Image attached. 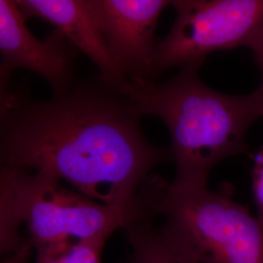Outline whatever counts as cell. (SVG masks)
<instances>
[{
	"instance_id": "obj_1",
	"label": "cell",
	"mask_w": 263,
	"mask_h": 263,
	"mask_svg": "<svg viewBox=\"0 0 263 263\" xmlns=\"http://www.w3.org/2000/svg\"><path fill=\"white\" fill-rule=\"evenodd\" d=\"M130 96L100 76L48 99L0 83L1 167L43 173L97 202L127 207L151 171L173 160L148 141Z\"/></svg>"
},
{
	"instance_id": "obj_2",
	"label": "cell",
	"mask_w": 263,
	"mask_h": 263,
	"mask_svg": "<svg viewBox=\"0 0 263 263\" xmlns=\"http://www.w3.org/2000/svg\"><path fill=\"white\" fill-rule=\"evenodd\" d=\"M124 92L142 116L158 117L167 126L175 186H208L216 165L248 149L247 133L263 116L256 90L244 96L218 92L195 68L180 69L163 83L129 81Z\"/></svg>"
},
{
	"instance_id": "obj_3",
	"label": "cell",
	"mask_w": 263,
	"mask_h": 263,
	"mask_svg": "<svg viewBox=\"0 0 263 263\" xmlns=\"http://www.w3.org/2000/svg\"><path fill=\"white\" fill-rule=\"evenodd\" d=\"M144 207L141 189L130 206L114 207L86 197L46 174L1 167V254L17 252L28 240L40 253L109 238Z\"/></svg>"
},
{
	"instance_id": "obj_4",
	"label": "cell",
	"mask_w": 263,
	"mask_h": 263,
	"mask_svg": "<svg viewBox=\"0 0 263 263\" xmlns=\"http://www.w3.org/2000/svg\"><path fill=\"white\" fill-rule=\"evenodd\" d=\"M159 227L198 263H263V226L234 200V187L175 186L158 176L148 182Z\"/></svg>"
},
{
	"instance_id": "obj_5",
	"label": "cell",
	"mask_w": 263,
	"mask_h": 263,
	"mask_svg": "<svg viewBox=\"0 0 263 263\" xmlns=\"http://www.w3.org/2000/svg\"><path fill=\"white\" fill-rule=\"evenodd\" d=\"M175 21L158 40L151 81L170 69L200 67L207 57L263 44V0H176Z\"/></svg>"
},
{
	"instance_id": "obj_6",
	"label": "cell",
	"mask_w": 263,
	"mask_h": 263,
	"mask_svg": "<svg viewBox=\"0 0 263 263\" xmlns=\"http://www.w3.org/2000/svg\"><path fill=\"white\" fill-rule=\"evenodd\" d=\"M15 0H0V83L11 80L15 70L26 69L43 78L53 94L76 82L78 51L59 30L44 39L29 30Z\"/></svg>"
},
{
	"instance_id": "obj_7",
	"label": "cell",
	"mask_w": 263,
	"mask_h": 263,
	"mask_svg": "<svg viewBox=\"0 0 263 263\" xmlns=\"http://www.w3.org/2000/svg\"><path fill=\"white\" fill-rule=\"evenodd\" d=\"M172 1L93 0L114 65L131 82L151 81L160 16Z\"/></svg>"
},
{
	"instance_id": "obj_8",
	"label": "cell",
	"mask_w": 263,
	"mask_h": 263,
	"mask_svg": "<svg viewBox=\"0 0 263 263\" xmlns=\"http://www.w3.org/2000/svg\"><path fill=\"white\" fill-rule=\"evenodd\" d=\"M27 19L45 21L87 57L106 82L124 91L129 83L106 47L93 0H15Z\"/></svg>"
},
{
	"instance_id": "obj_9",
	"label": "cell",
	"mask_w": 263,
	"mask_h": 263,
	"mask_svg": "<svg viewBox=\"0 0 263 263\" xmlns=\"http://www.w3.org/2000/svg\"><path fill=\"white\" fill-rule=\"evenodd\" d=\"M123 230L130 247L127 263H198L155 223L148 206Z\"/></svg>"
},
{
	"instance_id": "obj_10",
	"label": "cell",
	"mask_w": 263,
	"mask_h": 263,
	"mask_svg": "<svg viewBox=\"0 0 263 263\" xmlns=\"http://www.w3.org/2000/svg\"><path fill=\"white\" fill-rule=\"evenodd\" d=\"M108 238H96L61 250L36 254V263H102V254Z\"/></svg>"
},
{
	"instance_id": "obj_11",
	"label": "cell",
	"mask_w": 263,
	"mask_h": 263,
	"mask_svg": "<svg viewBox=\"0 0 263 263\" xmlns=\"http://www.w3.org/2000/svg\"><path fill=\"white\" fill-rule=\"evenodd\" d=\"M252 191L256 208V217L263 226V145L256 151L252 170Z\"/></svg>"
},
{
	"instance_id": "obj_12",
	"label": "cell",
	"mask_w": 263,
	"mask_h": 263,
	"mask_svg": "<svg viewBox=\"0 0 263 263\" xmlns=\"http://www.w3.org/2000/svg\"><path fill=\"white\" fill-rule=\"evenodd\" d=\"M32 251L33 247L28 240L26 244L20 248L17 252L9 254L8 257L2 263H28Z\"/></svg>"
},
{
	"instance_id": "obj_13",
	"label": "cell",
	"mask_w": 263,
	"mask_h": 263,
	"mask_svg": "<svg viewBox=\"0 0 263 263\" xmlns=\"http://www.w3.org/2000/svg\"><path fill=\"white\" fill-rule=\"evenodd\" d=\"M253 55H254V62L259 67L260 73H261V82H260V86L256 89V92L259 95L263 106V44L253 52Z\"/></svg>"
}]
</instances>
